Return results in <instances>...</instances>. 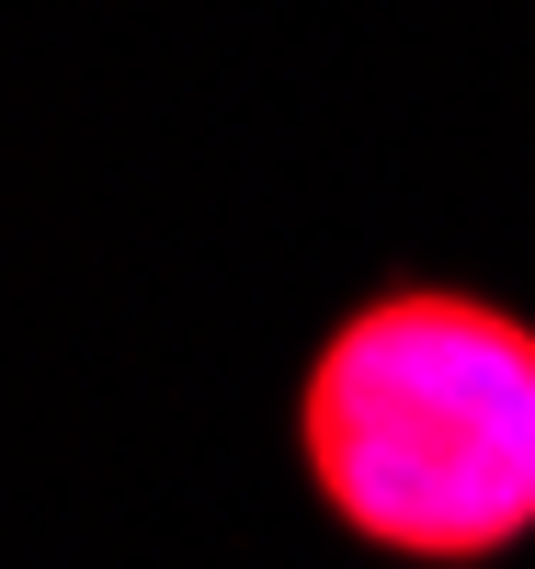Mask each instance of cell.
Returning <instances> with one entry per match:
<instances>
[{
	"mask_svg": "<svg viewBox=\"0 0 535 569\" xmlns=\"http://www.w3.org/2000/svg\"><path fill=\"white\" fill-rule=\"evenodd\" d=\"M308 479L399 558H491L535 525V330L478 297H376L308 376Z\"/></svg>",
	"mask_w": 535,
	"mask_h": 569,
	"instance_id": "6da1fadb",
	"label": "cell"
}]
</instances>
